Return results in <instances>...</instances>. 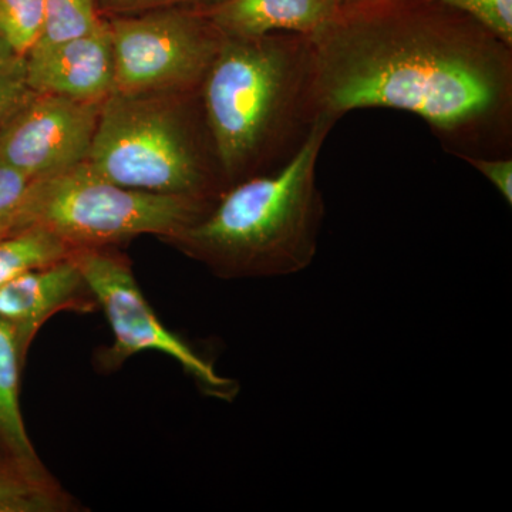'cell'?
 Instances as JSON below:
<instances>
[{
  "mask_svg": "<svg viewBox=\"0 0 512 512\" xmlns=\"http://www.w3.org/2000/svg\"><path fill=\"white\" fill-rule=\"evenodd\" d=\"M311 37L319 113L420 117L457 158L512 156V45L439 0L340 6Z\"/></svg>",
  "mask_w": 512,
  "mask_h": 512,
  "instance_id": "6da1fadb",
  "label": "cell"
},
{
  "mask_svg": "<svg viewBox=\"0 0 512 512\" xmlns=\"http://www.w3.org/2000/svg\"><path fill=\"white\" fill-rule=\"evenodd\" d=\"M200 99L227 190L279 170L301 151L322 117L311 37L224 36Z\"/></svg>",
  "mask_w": 512,
  "mask_h": 512,
  "instance_id": "7a4b0ae2",
  "label": "cell"
},
{
  "mask_svg": "<svg viewBox=\"0 0 512 512\" xmlns=\"http://www.w3.org/2000/svg\"><path fill=\"white\" fill-rule=\"evenodd\" d=\"M336 123L320 117L288 164L232 185L201 220L164 241L222 279L278 278L308 269L326 214L318 161Z\"/></svg>",
  "mask_w": 512,
  "mask_h": 512,
  "instance_id": "3957f363",
  "label": "cell"
},
{
  "mask_svg": "<svg viewBox=\"0 0 512 512\" xmlns=\"http://www.w3.org/2000/svg\"><path fill=\"white\" fill-rule=\"evenodd\" d=\"M84 163L130 190L210 202L227 191L200 92L111 93Z\"/></svg>",
  "mask_w": 512,
  "mask_h": 512,
  "instance_id": "277c9868",
  "label": "cell"
},
{
  "mask_svg": "<svg viewBox=\"0 0 512 512\" xmlns=\"http://www.w3.org/2000/svg\"><path fill=\"white\" fill-rule=\"evenodd\" d=\"M214 204L130 190L82 163L32 181L13 232L43 228L73 249L114 247L140 235L164 241L201 220Z\"/></svg>",
  "mask_w": 512,
  "mask_h": 512,
  "instance_id": "5b68a950",
  "label": "cell"
},
{
  "mask_svg": "<svg viewBox=\"0 0 512 512\" xmlns=\"http://www.w3.org/2000/svg\"><path fill=\"white\" fill-rule=\"evenodd\" d=\"M114 92H200L224 36L200 6L111 20Z\"/></svg>",
  "mask_w": 512,
  "mask_h": 512,
  "instance_id": "8992f818",
  "label": "cell"
},
{
  "mask_svg": "<svg viewBox=\"0 0 512 512\" xmlns=\"http://www.w3.org/2000/svg\"><path fill=\"white\" fill-rule=\"evenodd\" d=\"M72 256L113 332L114 342L97 357L101 369H119L131 356L151 350L177 360L208 396L227 402L237 396L234 380L218 375L210 362L157 318L127 256L113 247L77 248Z\"/></svg>",
  "mask_w": 512,
  "mask_h": 512,
  "instance_id": "52a82bcc",
  "label": "cell"
},
{
  "mask_svg": "<svg viewBox=\"0 0 512 512\" xmlns=\"http://www.w3.org/2000/svg\"><path fill=\"white\" fill-rule=\"evenodd\" d=\"M101 103L56 94L32 99L0 128V157L30 180H42L84 163Z\"/></svg>",
  "mask_w": 512,
  "mask_h": 512,
  "instance_id": "ba28073f",
  "label": "cell"
},
{
  "mask_svg": "<svg viewBox=\"0 0 512 512\" xmlns=\"http://www.w3.org/2000/svg\"><path fill=\"white\" fill-rule=\"evenodd\" d=\"M28 83L35 93L101 103L114 93L116 69L107 22L86 35L26 55Z\"/></svg>",
  "mask_w": 512,
  "mask_h": 512,
  "instance_id": "9c48e42d",
  "label": "cell"
},
{
  "mask_svg": "<svg viewBox=\"0 0 512 512\" xmlns=\"http://www.w3.org/2000/svg\"><path fill=\"white\" fill-rule=\"evenodd\" d=\"M94 306L97 303L72 255L0 286V320L15 329L25 355L37 332L55 313L89 312Z\"/></svg>",
  "mask_w": 512,
  "mask_h": 512,
  "instance_id": "30bf717a",
  "label": "cell"
},
{
  "mask_svg": "<svg viewBox=\"0 0 512 512\" xmlns=\"http://www.w3.org/2000/svg\"><path fill=\"white\" fill-rule=\"evenodd\" d=\"M340 6V0H218L200 9L222 36L258 37L278 32L312 36Z\"/></svg>",
  "mask_w": 512,
  "mask_h": 512,
  "instance_id": "8fae6325",
  "label": "cell"
},
{
  "mask_svg": "<svg viewBox=\"0 0 512 512\" xmlns=\"http://www.w3.org/2000/svg\"><path fill=\"white\" fill-rule=\"evenodd\" d=\"M25 359L15 329L0 320V444L9 460L32 476L52 478L37 456L20 410V370Z\"/></svg>",
  "mask_w": 512,
  "mask_h": 512,
  "instance_id": "7c38bea8",
  "label": "cell"
},
{
  "mask_svg": "<svg viewBox=\"0 0 512 512\" xmlns=\"http://www.w3.org/2000/svg\"><path fill=\"white\" fill-rule=\"evenodd\" d=\"M74 249L53 232L28 227L0 239V286L29 271L57 264Z\"/></svg>",
  "mask_w": 512,
  "mask_h": 512,
  "instance_id": "4fadbf2b",
  "label": "cell"
},
{
  "mask_svg": "<svg viewBox=\"0 0 512 512\" xmlns=\"http://www.w3.org/2000/svg\"><path fill=\"white\" fill-rule=\"evenodd\" d=\"M72 507V498L55 478L32 476L9 458L0 461V512H59Z\"/></svg>",
  "mask_w": 512,
  "mask_h": 512,
  "instance_id": "5bb4252c",
  "label": "cell"
},
{
  "mask_svg": "<svg viewBox=\"0 0 512 512\" xmlns=\"http://www.w3.org/2000/svg\"><path fill=\"white\" fill-rule=\"evenodd\" d=\"M101 22L96 0H45V22L35 46L56 45L86 35Z\"/></svg>",
  "mask_w": 512,
  "mask_h": 512,
  "instance_id": "9a60e30c",
  "label": "cell"
},
{
  "mask_svg": "<svg viewBox=\"0 0 512 512\" xmlns=\"http://www.w3.org/2000/svg\"><path fill=\"white\" fill-rule=\"evenodd\" d=\"M45 0H0V39L28 55L42 35Z\"/></svg>",
  "mask_w": 512,
  "mask_h": 512,
  "instance_id": "2e32d148",
  "label": "cell"
},
{
  "mask_svg": "<svg viewBox=\"0 0 512 512\" xmlns=\"http://www.w3.org/2000/svg\"><path fill=\"white\" fill-rule=\"evenodd\" d=\"M33 94L28 83L26 56L0 39V128L32 99Z\"/></svg>",
  "mask_w": 512,
  "mask_h": 512,
  "instance_id": "e0dca14e",
  "label": "cell"
},
{
  "mask_svg": "<svg viewBox=\"0 0 512 512\" xmlns=\"http://www.w3.org/2000/svg\"><path fill=\"white\" fill-rule=\"evenodd\" d=\"M32 180L0 157V239L15 229Z\"/></svg>",
  "mask_w": 512,
  "mask_h": 512,
  "instance_id": "ac0fdd59",
  "label": "cell"
},
{
  "mask_svg": "<svg viewBox=\"0 0 512 512\" xmlns=\"http://www.w3.org/2000/svg\"><path fill=\"white\" fill-rule=\"evenodd\" d=\"M461 10L512 45V0H439Z\"/></svg>",
  "mask_w": 512,
  "mask_h": 512,
  "instance_id": "d6986e66",
  "label": "cell"
},
{
  "mask_svg": "<svg viewBox=\"0 0 512 512\" xmlns=\"http://www.w3.org/2000/svg\"><path fill=\"white\" fill-rule=\"evenodd\" d=\"M476 168L500 192L508 205L512 204V157H461Z\"/></svg>",
  "mask_w": 512,
  "mask_h": 512,
  "instance_id": "ffe728a7",
  "label": "cell"
},
{
  "mask_svg": "<svg viewBox=\"0 0 512 512\" xmlns=\"http://www.w3.org/2000/svg\"><path fill=\"white\" fill-rule=\"evenodd\" d=\"M218 0H103V5L109 9L119 10V12H136V10L156 9L165 6L170 8L174 5H195L205 6Z\"/></svg>",
  "mask_w": 512,
  "mask_h": 512,
  "instance_id": "44dd1931",
  "label": "cell"
},
{
  "mask_svg": "<svg viewBox=\"0 0 512 512\" xmlns=\"http://www.w3.org/2000/svg\"><path fill=\"white\" fill-rule=\"evenodd\" d=\"M342 5H348V3L362 2V0H340Z\"/></svg>",
  "mask_w": 512,
  "mask_h": 512,
  "instance_id": "7402d4cb",
  "label": "cell"
}]
</instances>
